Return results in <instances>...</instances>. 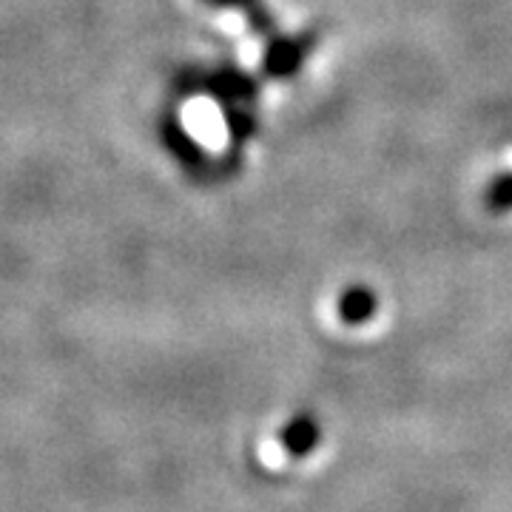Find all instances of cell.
Instances as JSON below:
<instances>
[{
  "label": "cell",
  "instance_id": "cell-2",
  "mask_svg": "<svg viewBox=\"0 0 512 512\" xmlns=\"http://www.w3.org/2000/svg\"><path fill=\"white\" fill-rule=\"evenodd\" d=\"M202 89L217 97L222 106H251L259 97V83L254 74L242 72L237 66H222L208 77H202Z\"/></svg>",
  "mask_w": 512,
  "mask_h": 512
},
{
  "label": "cell",
  "instance_id": "cell-8",
  "mask_svg": "<svg viewBox=\"0 0 512 512\" xmlns=\"http://www.w3.org/2000/svg\"><path fill=\"white\" fill-rule=\"evenodd\" d=\"M200 3L208 9H242V12H248L259 0H200Z\"/></svg>",
  "mask_w": 512,
  "mask_h": 512
},
{
  "label": "cell",
  "instance_id": "cell-7",
  "mask_svg": "<svg viewBox=\"0 0 512 512\" xmlns=\"http://www.w3.org/2000/svg\"><path fill=\"white\" fill-rule=\"evenodd\" d=\"M248 26H251V32H254L259 40H274L276 37V18L262 6V3H256V6H251L248 12Z\"/></svg>",
  "mask_w": 512,
  "mask_h": 512
},
{
  "label": "cell",
  "instance_id": "cell-3",
  "mask_svg": "<svg viewBox=\"0 0 512 512\" xmlns=\"http://www.w3.org/2000/svg\"><path fill=\"white\" fill-rule=\"evenodd\" d=\"M276 439L293 461H302V458L313 456L316 447L322 444V421L311 410H299L296 416H291L279 427Z\"/></svg>",
  "mask_w": 512,
  "mask_h": 512
},
{
  "label": "cell",
  "instance_id": "cell-1",
  "mask_svg": "<svg viewBox=\"0 0 512 512\" xmlns=\"http://www.w3.org/2000/svg\"><path fill=\"white\" fill-rule=\"evenodd\" d=\"M322 29L311 26L305 32H296L288 37H274L268 40V49L262 55V74L268 80H291L305 66V60L313 55L316 43H319Z\"/></svg>",
  "mask_w": 512,
  "mask_h": 512
},
{
  "label": "cell",
  "instance_id": "cell-5",
  "mask_svg": "<svg viewBox=\"0 0 512 512\" xmlns=\"http://www.w3.org/2000/svg\"><path fill=\"white\" fill-rule=\"evenodd\" d=\"M225 126H228L231 146L237 148L248 143L256 131V117L251 106H225Z\"/></svg>",
  "mask_w": 512,
  "mask_h": 512
},
{
  "label": "cell",
  "instance_id": "cell-6",
  "mask_svg": "<svg viewBox=\"0 0 512 512\" xmlns=\"http://www.w3.org/2000/svg\"><path fill=\"white\" fill-rule=\"evenodd\" d=\"M484 208L490 214H510L512 211V171L498 174L493 183L484 188Z\"/></svg>",
  "mask_w": 512,
  "mask_h": 512
},
{
  "label": "cell",
  "instance_id": "cell-4",
  "mask_svg": "<svg viewBox=\"0 0 512 512\" xmlns=\"http://www.w3.org/2000/svg\"><path fill=\"white\" fill-rule=\"evenodd\" d=\"M336 313L342 319V325L348 328H362L376 313H379V296L370 285L353 282L336 299Z\"/></svg>",
  "mask_w": 512,
  "mask_h": 512
}]
</instances>
